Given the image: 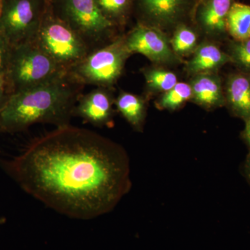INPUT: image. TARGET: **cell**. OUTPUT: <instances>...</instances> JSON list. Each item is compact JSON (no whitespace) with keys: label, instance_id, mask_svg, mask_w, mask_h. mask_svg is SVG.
<instances>
[{"label":"cell","instance_id":"2e32d148","mask_svg":"<svg viewBox=\"0 0 250 250\" xmlns=\"http://www.w3.org/2000/svg\"><path fill=\"white\" fill-rule=\"evenodd\" d=\"M226 30L233 40L250 39V5L233 3L227 17Z\"/></svg>","mask_w":250,"mask_h":250},{"label":"cell","instance_id":"ac0fdd59","mask_svg":"<svg viewBox=\"0 0 250 250\" xmlns=\"http://www.w3.org/2000/svg\"><path fill=\"white\" fill-rule=\"evenodd\" d=\"M197 40L195 31L186 24H180L176 27L170 44L174 53L181 59L193 54L198 46Z\"/></svg>","mask_w":250,"mask_h":250},{"label":"cell","instance_id":"7402d4cb","mask_svg":"<svg viewBox=\"0 0 250 250\" xmlns=\"http://www.w3.org/2000/svg\"><path fill=\"white\" fill-rule=\"evenodd\" d=\"M14 46L0 33V76L5 75L9 68Z\"/></svg>","mask_w":250,"mask_h":250},{"label":"cell","instance_id":"d4e9b609","mask_svg":"<svg viewBox=\"0 0 250 250\" xmlns=\"http://www.w3.org/2000/svg\"><path fill=\"white\" fill-rule=\"evenodd\" d=\"M243 173L245 174V177L248 181V183L250 185V154H248L247 156L246 161L243 165Z\"/></svg>","mask_w":250,"mask_h":250},{"label":"cell","instance_id":"e0dca14e","mask_svg":"<svg viewBox=\"0 0 250 250\" xmlns=\"http://www.w3.org/2000/svg\"><path fill=\"white\" fill-rule=\"evenodd\" d=\"M142 72L147 89L151 93H166L179 82L174 72L163 67H148Z\"/></svg>","mask_w":250,"mask_h":250},{"label":"cell","instance_id":"8992f818","mask_svg":"<svg viewBox=\"0 0 250 250\" xmlns=\"http://www.w3.org/2000/svg\"><path fill=\"white\" fill-rule=\"evenodd\" d=\"M31 42L67 72L90 53L80 36L51 11L49 3L39 30Z\"/></svg>","mask_w":250,"mask_h":250},{"label":"cell","instance_id":"ba28073f","mask_svg":"<svg viewBox=\"0 0 250 250\" xmlns=\"http://www.w3.org/2000/svg\"><path fill=\"white\" fill-rule=\"evenodd\" d=\"M125 37L131 55L141 54L159 64H174L182 61L174 53L165 34L154 26L138 23Z\"/></svg>","mask_w":250,"mask_h":250},{"label":"cell","instance_id":"7a4b0ae2","mask_svg":"<svg viewBox=\"0 0 250 250\" xmlns=\"http://www.w3.org/2000/svg\"><path fill=\"white\" fill-rule=\"evenodd\" d=\"M85 85L66 75L47 84L11 94L0 111V132L27 130L35 124L67 126Z\"/></svg>","mask_w":250,"mask_h":250},{"label":"cell","instance_id":"52a82bcc","mask_svg":"<svg viewBox=\"0 0 250 250\" xmlns=\"http://www.w3.org/2000/svg\"><path fill=\"white\" fill-rule=\"evenodd\" d=\"M48 0H4L0 33L14 47L31 42L39 30Z\"/></svg>","mask_w":250,"mask_h":250},{"label":"cell","instance_id":"5bb4252c","mask_svg":"<svg viewBox=\"0 0 250 250\" xmlns=\"http://www.w3.org/2000/svg\"><path fill=\"white\" fill-rule=\"evenodd\" d=\"M234 0H202L197 12V22L207 34L227 33L226 20Z\"/></svg>","mask_w":250,"mask_h":250},{"label":"cell","instance_id":"603a6c76","mask_svg":"<svg viewBox=\"0 0 250 250\" xmlns=\"http://www.w3.org/2000/svg\"><path fill=\"white\" fill-rule=\"evenodd\" d=\"M9 93L8 90L7 82L5 75L0 76V111L4 106L5 102L9 97Z\"/></svg>","mask_w":250,"mask_h":250},{"label":"cell","instance_id":"277c9868","mask_svg":"<svg viewBox=\"0 0 250 250\" xmlns=\"http://www.w3.org/2000/svg\"><path fill=\"white\" fill-rule=\"evenodd\" d=\"M54 15L80 36L90 52L108 45L118 36L115 27L98 9L94 0H48Z\"/></svg>","mask_w":250,"mask_h":250},{"label":"cell","instance_id":"ffe728a7","mask_svg":"<svg viewBox=\"0 0 250 250\" xmlns=\"http://www.w3.org/2000/svg\"><path fill=\"white\" fill-rule=\"evenodd\" d=\"M102 14L115 27L124 23L131 0H94Z\"/></svg>","mask_w":250,"mask_h":250},{"label":"cell","instance_id":"4316f807","mask_svg":"<svg viewBox=\"0 0 250 250\" xmlns=\"http://www.w3.org/2000/svg\"><path fill=\"white\" fill-rule=\"evenodd\" d=\"M6 222V219L4 218H0V225H3Z\"/></svg>","mask_w":250,"mask_h":250},{"label":"cell","instance_id":"9c48e42d","mask_svg":"<svg viewBox=\"0 0 250 250\" xmlns=\"http://www.w3.org/2000/svg\"><path fill=\"white\" fill-rule=\"evenodd\" d=\"M111 88L97 87L82 95L74 108L73 117H79L93 126H110L113 123L115 98Z\"/></svg>","mask_w":250,"mask_h":250},{"label":"cell","instance_id":"4fadbf2b","mask_svg":"<svg viewBox=\"0 0 250 250\" xmlns=\"http://www.w3.org/2000/svg\"><path fill=\"white\" fill-rule=\"evenodd\" d=\"M188 0H138L145 18L152 26H170L182 17Z\"/></svg>","mask_w":250,"mask_h":250},{"label":"cell","instance_id":"7c38bea8","mask_svg":"<svg viewBox=\"0 0 250 250\" xmlns=\"http://www.w3.org/2000/svg\"><path fill=\"white\" fill-rule=\"evenodd\" d=\"M231 62V58L219 46L205 42L197 46L186 65V72L190 76L203 73H217L222 67Z\"/></svg>","mask_w":250,"mask_h":250},{"label":"cell","instance_id":"3957f363","mask_svg":"<svg viewBox=\"0 0 250 250\" xmlns=\"http://www.w3.org/2000/svg\"><path fill=\"white\" fill-rule=\"evenodd\" d=\"M67 75L61 66L33 42L15 46L6 72L9 95L47 84Z\"/></svg>","mask_w":250,"mask_h":250},{"label":"cell","instance_id":"5b68a950","mask_svg":"<svg viewBox=\"0 0 250 250\" xmlns=\"http://www.w3.org/2000/svg\"><path fill=\"white\" fill-rule=\"evenodd\" d=\"M131 54L125 43V35L88 54L72 66L67 75L81 84L111 88L124 70Z\"/></svg>","mask_w":250,"mask_h":250},{"label":"cell","instance_id":"44dd1931","mask_svg":"<svg viewBox=\"0 0 250 250\" xmlns=\"http://www.w3.org/2000/svg\"><path fill=\"white\" fill-rule=\"evenodd\" d=\"M228 54L231 62L236 64L245 72L250 73V39L231 41L229 45Z\"/></svg>","mask_w":250,"mask_h":250},{"label":"cell","instance_id":"cb8c5ba5","mask_svg":"<svg viewBox=\"0 0 250 250\" xmlns=\"http://www.w3.org/2000/svg\"><path fill=\"white\" fill-rule=\"evenodd\" d=\"M246 126L243 131V138L246 142L248 149H249V154H250V117L246 122Z\"/></svg>","mask_w":250,"mask_h":250},{"label":"cell","instance_id":"30bf717a","mask_svg":"<svg viewBox=\"0 0 250 250\" xmlns=\"http://www.w3.org/2000/svg\"><path fill=\"white\" fill-rule=\"evenodd\" d=\"M189 83L192 89L190 101L198 106L210 110L226 104L225 90L218 74L203 73L194 75Z\"/></svg>","mask_w":250,"mask_h":250},{"label":"cell","instance_id":"6da1fadb","mask_svg":"<svg viewBox=\"0 0 250 250\" xmlns=\"http://www.w3.org/2000/svg\"><path fill=\"white\" fill-rule=\"evenodd\" d=\"M2 166L22 189L72 218L111 212L131 187L124 148L91 130L57 127Z\"/></svg>","mask_w":250,"mask_h":250},{"label":"cell","instance_id":"9a60e30c","mask_svg":"<svg viewBox=\"0 0 250 250\" xmlns=\"http://www.w3.org/2000/svg\"><path fill=\"white\" fill-rule=\"evenodd\" d=\"M117 111L137 131H142L147 116L146 98L129 92L121 91L115 99Z\"/></svg>","mask_w":250,"mask_h":250},{"label":"cell","instance_id":"d6986e66","mask_svg":"<svg viewBox=\"0 0 250 250\" xmlns=\"http://www.w3.org/2000/svg\"><path fill=\"white\" fill-rule=\"evenodd\" d=\"M192 89L190 83L178 82L173 88L163 93L156 103L159 109L174 111L191 100Z\"/></svg>","mask_w":250,"mask_h":250},{"label":"cell","instance_id":"484cf974","mask_svg":"<svg viewBox=\"0 0 250 250\" xmlns=\"http://www.w3.org/2000/svg\"><path fill=\"white\" fill-rule=\"evenodd\" d=\"M3 4H4V0H0V15L2 11Z\"/></svg>","mask_w":250,"mask_h":250},{"label":"cell","instance_id":"8fae6325","mask_svg":"<svg viewBox=\"0 0 250 250\" xmlns=\"http://www.w3.org/2000/svg\"><path fill=\"white\" fill-rule=\"evenodd\" d=\"M225 102L233 116L245 122L250 117V73L231 74L227 80Z\"/></svg>","mask_w":250,"mask_h":250}]
</instances>
